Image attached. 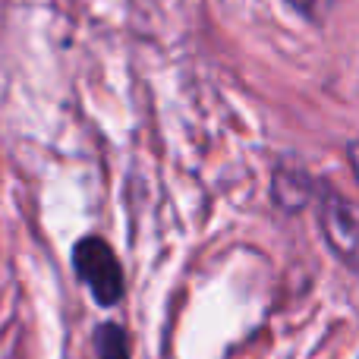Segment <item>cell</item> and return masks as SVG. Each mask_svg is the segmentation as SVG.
<instances>
[{
  "mask_svg": "<svg viewBox=\"0 0 359 359\" xmlns=\"http://www.w3.org/2000/svg\"><path fill=\"white\" fill-rule=\"evenodd\" d=\"M73 268H76V278L88 287L92 299L98 306H117L123 299V268H120V259L107 240L101 236H86L73 246Z\"/></svg>",
  "mask_w": 359,
  "mask_h": 359,
  "instance_id": "1",
  "label": "cell"
},
{
  "mask_svg": "<svg viewBox=\"0 0 359 359\" xmlns=\"http://www.w3.org/2000/svg\"><path fill=\"white\" fill-rule=\"evenodd\" d=\"M284 4L290 6L299 19H306V22H312V25H322L325 19L331 16V10L337 6V0H284Z\"/></svg>",
  "mask_w": 359,
  "mask_h": 359,
  "instance_id": "4",
  "label": "cell"
},
{
  "mask_svg": "<svg viewBox=\"0 0 359 359\" xmlns=\"http://www.w3.org/2000/svg\"><path fill=\"white\" fill-rule=\"evenodd\" d=\"M318 224L322 233L328 240L331 252L353 271L356 268V243H359V230H356V205L347 196H341L331 186H322V198H318Z\"/></svg>",
  "mask_w": 359,
  "mask_h": 359,
  "instance_id": "2",
  "label": "cell"
},
{
  "mask_svg": "<svg viewBox=\"0 0 359 359\" xmlns=\"http://www.w3.org/2000/svg\"><path fill=\"white\" fill-rule=\"evenodd\" d=\"M95 353L98 359H130V344H126V334L120 325H98L95 328Z\"/></svg>",
  "mask_w": 359,
  "mask_h": 359,
  "instance_id": "3",
  "label": "cell"
}]
</instances>
